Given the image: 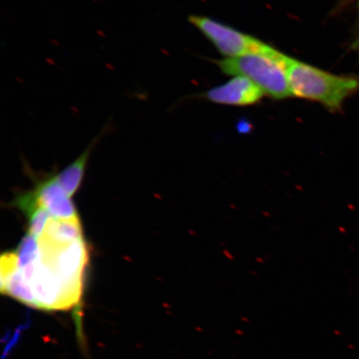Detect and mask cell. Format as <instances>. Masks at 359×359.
<instances>
[{
  "mask_svg": "<svg viewBox=\"0 0 359 359\" xmlns=\"http://www.w3.org/2000/svg\"><path fill=\"white\" fill-rule=\"evenodd\" d=\"M285 67L294 97L320 103L330 112H339L348 98L359 93V76L338 75L289 56Z\"/></svg>",
  "mask_w": 359,
  "mask_h": 359,
  "instance_id": "1",
  "label": "cell"
},
{
  "mask_svg": "<svg viewBox=\"0 0 359 359\" xmlns=\"http://www.w3.org/2000/svg\"><path fill=\"white\" fill-rule=\"evenodd\" d=\"M286 55L275 48L215 61L224 74L248 79L273 100L293 97L285 67Z\"/></svg>",
  "mask_w": 359,
  "mask_h": 359,
  "instance_id": "2",
  "label": "cell"
},
{
  "mask_svg": "<svg viewBox=\"0 0 359 359\" xmlns=\"http://www.w3.org/2000/svg\"><path fill=\"white\" fill-rule=\"evenodd\" d=\"M188 21L226 57H236L253 53H266L272 48L252 36L242 33L208 17L191 15L188 18Z\"/></svg>",
  "mask_w": 359,
  "mask_h": 359,
  "instance_id": "3",
  "label": "cell"
},
{
  "mask_svg": "<svg viewBox=\"0 0 359 359\" xmlns=\"http://www.w3.org/2000/svg\"><path fill=\"white\" fill-rule=\"evenodd\" d=\"M264 93L248 79L236 76L229 82L210 89L204 93L206 100L217 104L246 107L257 104Z\"/></svg>",
  "mask_w": 359,
  "mask_h": 359,
  "instance_id": "4",
  "label": "cell"
},
{
  "mask_svg": "<svg viewBox=\"0 0 359 359\" xmlns=\"http://www.w3.org/2000/svg\"><path fill=\"white\" fill-rule=\"evenodd\" d=\"M34 191L39 205L46 209L52 218L57 221L79 218L74 202L58 182L56 176L40 182Z\"/></svg>",
  "mask_w": 359,
  "mask_h": 359,
  "instance_id": "5",
  "label": "cell"
},
{
  "mask_svg": "<svg viewBox=\"0 0 359 359\" xmlns=\"http://www.w3.org/2000/svg\"><path fill=\"white\" fill-rule=\"evenodd\" d=\"M109 123H107L102 131L98 135L97 137L93 139V141L90 143L87 149L81 154L73 163L67 165V167L57 175V179L60 185L64 188L67 194L70 197L74 196L79 189L81 184H82L83 179L86 170V165L90 155L94 146L100 140L103 133L107 131L109 128Z\"/></svg>",
  "mask_w": 359,
  "mask_h": 359,
  "instance_id": "6",
  "label": "cell"
},
{
  "mask_svg": "<svg viewBox=\"0 0 359 359\" xmlns=\"http://www.w3.org/2000/svg\"><path fill=\"white\" fill-rule=\"evenodd\" d=\"M83 237L80 218L70 221H57L50 217L43 234L38 240L55 245L65 246L74 243Z\"/></svg>",
  "mask_w": 359,
  "mask_h": 359,
  "instance_id": "7",
  "label": "cell"
},
{
  "mask_svg": "<svg viewBox=\"0 0 359 359\" xmlns=\"http://www.w3.org/2000/svg\"><path fill=\"white\" fill-rule=\"evenodd\" d=\"M15 252L17 255L18 266L20 269L34 263L39 258L40 253L37 238L27 233Z\"/></svg>",
  "mask_w": 359,
  "mask_h": 359,
  "instance_id": "8",
  "label": "cell"
},
{
  "mask_svg": "<svg viewBox=\"0 0 359 359\" xmlns=\"http://www.w3.org/2000/svg\"><path fill=\"white\" fill-rule=\"evenodd\" d=\"M27 217L29 219L28 233L39 239L43 234L45 228H46L49 219L51 217L50 215L43 206L39 205Z\"/></svg>",
  "mask_w": 359,
  "mask_h": 359,
  "instance_id": "9",
  "label": "cell"
},
{
  "mask_svg": "<svg viewBox=\"0 0 359 359\" xmlns=\"http://www.w3.org/2000/svg\"><path fill=\"white\" fill-rule=\"evenodd\" d=\"M358 10L359 13V0H358ZM352 48L354 49V50L359 51V30L358 34L357 35V38L355 39V40H354V42L352 44Z\"/></svg>",
  "mask_w": 359,
  "mask_h": 359,
  "instance_id": "10",
  "label": "cell"
}]
</instances>
